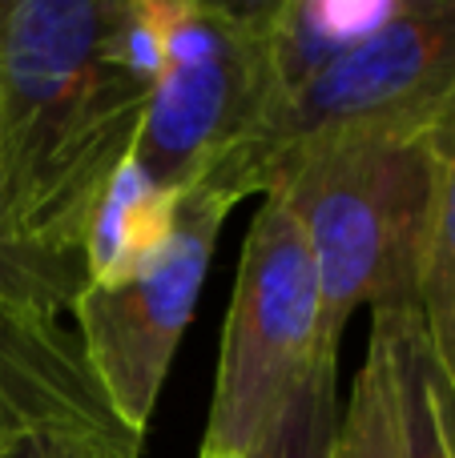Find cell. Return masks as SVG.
Returning <instances> with one entry per match:
<instances>
[{
	"instance_id": "2",
	"label": "cell",
	"mask_w": 455,
	"mask_h": 458,
	"mask_svg": "<svg viewBox=\"0 0 455 458\" xmlns=\"http://www.w3.org/2000/svg\"><path fill=\"white\" fill-rule=\"evenodd\" d=\"M435 169L427 141L351 137L287 157L262 198L298 217L319 274L322 346L339 354L347 318L419 314V266Z\"/></svg>"
},
{
	"instance_id": "12",
	"label": "cell",
	"mask_w": 455,
	"mask_h": 458,
	"mask_svg": "<svg viewBox=\"0 0 455 458\" xmlns=\"http://www.w3.org/2000/svg\"><path fill=\"white\" fill-rule=\"evenodd\" d=\"M339 358H319L311 378L298 386L266 438L246 458H331L339 435V390H335Z\"/></svg>"
},
{
	"instance_id": "6",
	"label": "cell",
	"mask_w": 455,
	"mask_h": 458,
	"mask_svg": "<svg viewBox=\"0 0 455 458\" xmlns=\"http://www.w3.org/2000/svg\"><path fill=\"white\" fill-rule=\"evenodd\" d=\"M230 209L234 201L210 185L182 190L174 233L158 258L121 285H85L69 310L105 398L137 438L153 419Z\"/></svg>"
},
{
	"instance_id": "4",
	"label": "cell",
	"mask_w": 455,
	"mask_h": 458,
	"mask_svg": "<svg viewBox=\"0 0 455 458\" xmlns=\"http://www.w3.org/2000/svg\"><path fill=\"white\" fill-rule=\"evenodd\" d=\"M158 69L133 141V165L161 190H190L250 145L274 109L262 4L145 0Z\"/></svg>"
},
{
	"instance_id": "10",
	"label": "cell",
	"mask_w": 455,
	"mask_h": 458,
	"mask_svg": "<svg viewBox=\"0 0 455 458\" xmlns=\"http://www.w3.org/2000/svg\"><path fill=\"white\" fill-rule=\"evenodd\" d=\"M427 149H432L435 193L424 266H419V326L455 394V117L427 137Z\"/></svg>"
},
{
	"instance_id": "3",
	"label": "cell",
	"mask_w": 455,
	"mask_h": 458,
	"mask_svg": "<svg viewBox=\"0 0 455 458\" xmlns=\"http://www.w3.org/2000/svg\"><path fill=\"white\" fill-rule=\"evenodd\" d=\"M455 117V0H395L391 16L279 105L266 129L198 185L238 206L287 157L327 141H427Z\"/></svg>"
},
{
	"instance_id": "13",
	"label": "cell",
	"mask_w": 455,
	"mask_h": 458,
	"mask_svg": "<svg viewBox=\"0 0 455 458\" xmlns=\"http://www.w3.org/2000/svg\"><path fill=\"white\" fill-rule=\"evenodd\" d=\"M85 285L89 274L81 261L48 258L40 250H29L8 229L4 206H0V301L61 314V310H73V301H77V293Z\"/></svg>"
},
{
	"instance_id": "9",
	"label": "cell",
	"mask_w": 455,
	"mask_h": 458,
	"mask_svg": "<svg viewBox=\"0 0 455 458\" xmlns=\"http://www.w3.org/2000/svg\"><path fill=\"white\" fill-rule=\"evenodd\" d=\"M182 193L153 185L133 157L113 174L85 237L89 285H121L142 274L174 233Z\"/></svg>"
},
{
	"instance_id": "11",
	"label": "cell",
	"mask_w": 455,
	"mask_h": 458,
	"mask_svg": "<svg viewBox=\"0 0 455 458\" xmlns=\"http://www.w3.org/2000/svg\"><path fill=\"white\" fill-rule=\"evenodd\" d=\"M331 458H403V403L399 362H395L391 326L371 314V342L347 411L339 414V435Z\"/></svg>"
},
{
	"instance_id": "5",
	"label": "cell",
	"mask_w": 455,
	"mask_h": 458,
	"mask_svg": "<svg viewBox=\"0 0 455 458\" xmlns=\"http://www.w3.org/2000/svg\"><path fill=\"white\" fill-rule=\"evenodd\" d=\"M327 354L339 358L322 346L319 274L306 233L279 198H262L226 310L198 458H246Z\"/></svg>"
},
{
	"instance_id": "7",
	"label": "cell",
	"mask_w": 455,
	"mask_h": 458,
	"mask_svg": "<svg viewBox=\"0 0 455 458\" xmlns=\"http://www.w3.org/2000/svg\"><path fill=\"white\" fill-rule=\"evenodd\" d=\"M37 443L48 458H142L81 338L56 314L0 301V446Z\"/></svg>"
},
{
	"instance_id": "1",
	"label": "cell",
	"mask_w": 455,
	"mask_h": 458,
	"mask_svg": "<svg viewBox=\"0 0 455 458\" xmlns=\"http://www.w3.org/2000/svg\"><path fill=\"white\" fill-rule=\"evenodd\" d=\"M153 69L145 0H0V206L29 250L85 266Z\"/></svg>"
},
{
	"instance_id": "14",
	"label": "cell",
	"mask_w": 455,
	"mask_h": 458,
	"mask_svg": "<svg viewBox=\"0 0 455 458\" xmlns=\"http://www.w3.org/2000/svg\"><path fill=\"white\" fill-rule=\"evenodd\" d=\"M0 458H48V454L37 443H8L0 446Z\"/></svg>"
},
{
	"instance_id": "8",
	"label": "cell",
	"mask_w": 455,
	"mask_h": 458,
	"mask_svg": "<svg viewBox=\"0 0 455 458\" xmlns=\"http://www.w3.org/2000/svg\"><path fill=\"white\" fill-rule=\"evenodd\" d=\"M391 8H395V0H383V4H335V0H282V4H262L266 64H270V85H274L270 117L314 72H322L355 40H363L371 29H379L391 16Z\"/></svg>"
}]
</instances>
